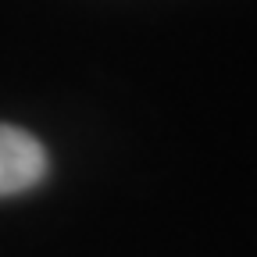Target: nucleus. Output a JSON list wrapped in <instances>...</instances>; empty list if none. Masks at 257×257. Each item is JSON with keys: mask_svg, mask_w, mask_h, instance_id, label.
<instances>
[{"mask_svg": "<svg viewBox=\"0 0 257 257\" xmlns=\"http://www.w3.org/2000/svg\"><path fill=\"white\" fill-rule=\"evenodd\" d=\"M47 175L43 143L18 125H0V200L40 186Z\"/></svg>", "mask_w": 257, "mask_h": 257, "instance_id": "1", "label": "nucleus"}]
</instances>
